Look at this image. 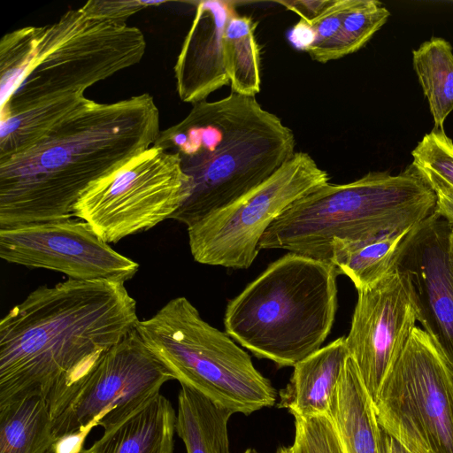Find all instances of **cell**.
<instances>
[{
  "label": "cell",
  "mask_w": 453,
  "mask_h": 453,
  "mask_svg": "<svg viewBox=\"0 0 453 453\" xmlns=\"http://www.w3.org/2000/svg\"><path fill=\"white\" fill-rule=\"evenodd\" d=\"M138 321L125 283L38 287L0 320V407L38 395L50 412Z\"/></svg>",
  "instance_id": "1"
},
{
  "label": "cell",
  "mask_w": 453,
  "mask_h": 453,
  "mask_svg": "<svg viewBox=\"0 0 453 453\" xmlns=\"http://www.w3.org/2000/svg\"><path fill=\"white\" fill-rule=\"evenodd\" d=\"M160 131L148 93L90 99L35 145L0 161V229L73 217L90 184L151 147Z\"/></svg>",
  "instance_id": "2"
},
{
  "label": "cell",
  "mask_w": 453,
  "mask_h": 453,
  "mask_svg": "<svg viewBox=\"0 0 453 453\" xmlns=\"http://www.w3.org/2000/svg\"><path fill=\"white\" fill-rule=\"evenodd\" d=\"M192 105L153 144L178 154L191 180L189 197L171 217L187 227L261 184L296 152L293 131L255 96L231 91Z\"/></svg>",
  "instance_id": "3"
},
{
  "label": "cell",
  "mask_w": 453,
  "mask_h": 453,
  "mask_svg": "<svg viewBox=\"0 0 453 453\" xmlns=\"http://www.w3.org/2000/svg\"><path fill=\"white\" fill-rule=\"evenodd\" d=\"M142 32L69 9L56 22L28 26L0 41L1 118L94 84L138 64Z\"/></svg>",
  "instance_id": "4"
},
{
  "label": "cell",
  "mask_w": 453,
  "mask_h": 453,
  "mask_svg": "<svg viewBox=\"0 0 453 453\" xmlns=\"http://www.w3.org/2000/svg\"><path fill=\"white\" fill-rule=\"evenodd\" d=\"M436 201L413 162L397 174L372 171L349 183L328 182L282 212L258 250L280 249L331 263L334 240L367 242L411 229L435 211Z\"/></svg>",
  "instance_id": "5"
},
{
  "label": "cell",
  "mask_w": 453,
  "mask_h": 453,
  "mask_svg": "<svg viewBox=\"0 0 453 453\" xmlns=\"http://www.w3.org/2000/svg\"><path fill=\"white\" fill-rule=\"evenodd\" d=\"M338 274L331 263L287 253L228 302L226 334L257 357L294 367L331 332Z\"/></svg>",
  "instance_id": "6"
},
{
  "label": "cell",
  "mask_w": 453,
  "mask_h": 453,
  "mask_svg": "<svg viewBox=\"0 0 453 453\" xmlns=\"http://www.w3.org/2000/svg\"><path fill=\"white\" fill-rule=\"evenodd\" d=\"M135 329L174 380L218 406L250 415L274 405L276 391L248 352L206 322L185 296L171 299Z\"/></svg>",
  "instance_id": "7"
},
{
  "label": "cell",
  "mask_w": 453,
  "mask_h": 453,
  "mask_svg": "<svg viewBox=\"0 0 453 453\" xmlns=\"http://www.w3.org/2000/svg\"><path fill=\"white\" fill-rule=\"evenodd\" d=\"M380 428L414 453H453V374L416 326L373 401Z\"/></svg>",
  "instance_id": "8"
},
{
  "label": "cell",
  "mask_w": 453,
  "mask_h": 453,
  "mask_svg": "<svg viewBox=\"0 0 453 453\" xmlns=\"http://www.w3.org/2000/svg\"><path fill=\"white\" fill-rule=\"evenodd\" d=\"M190 193L179 155L152 145L90 184L73 214L116 243L171 219Z\"/></svg>",
  "instance_id": "9"
},
{
  "label": "cell",
  "mask_w": 453,
  "mask_h": 453,
  "mask_svg": "<svg viewBox=\"0 0 453 453\" xmlns=\"http://www.w3.org/2000/svg\"><path fill=\"white\" fill-rule=\"evenodd\" d=\"M329 180L311 156L296 151L261 184L187 227L194 260L232 269L249 268L271 224L292 203Z\"/></svg>",
  "instance_id": "10"
},
{
  "label": "cell",
  "mask_w": 453,
  "mask_h": 453,
  "mask_svg": "<svg viewBox=\"0 0 453 453\" xmlns=\"http://www.w3.org/2000/svg\"><path fill=\"white\" fill-rule=\"evenodd\" d=\"M174 380L136 329L111 348L50 412L55 438L100 426L114 427Z\"/></svg>",
  "instance_id": "11"
},
{
  "label": "cell",
  "mask_w": 453,
  "mask_h": 453,
  "mask_svg": "<svg viewBox=\"0 0 453 453\" xmlns=\"http://www.w3.org/2000/svg\"><path fill=\"white\" fill-rule=\"evenodd\" d=\"M0 257L77 280L125 283L139 269L137 262L114 250L87 222L72 217L0 229Z\"/></svg>",
  "instance_id": "12"
},
{
  "label": "cell",
  "mask_w": 453,
  "mask_h": 453,
  "mask_svg": "<svg viewBox=\"0 0 453 453\" xmlns=\"http://www.w3.org/2000/svg\"><path fill=\"white\" fill-rule=\"evenodd\" d=\"M357 294L345 342L374 401L417 326L418 307L409 274L398 268Z\"/></svg>",
  "instance_id": "13"
},
{
  "label": "cell",
  "mask_w": 453,
  "mask_h": 453,
  "mask_svg": "<svg viewBox=\"0 0 453 453\" xmlns=\"http://www.w3.org/2000/svg\"><path fill=\"white\" fill-rule=\"evenodd\" d=\"M450 232V225L434 211L410 231L400 249L396 268L409 274L418 307V321L437 344L453 374Z\"/></svg>",
  "instance_id": "14"
},
{
  "label": "cell",
  "mask_w": 453,
  "mask_h": 453,
  "mask_svg": "<svg viewBox=\"0 0 453 453\" xmlns=\"http://www.w3.org/2000/svg\"><path fill=\"white\" fill-rule=\"evenodd\" d=\"M235 3L205 0L196 3L191 26L173 66L176 90L184 103L196 104L227 85L223 39Z\"/></svg>",
  "instance_id": "15"
},
{
  "label": "cell",
  "mask_w": 453,
  "mask_h": 453,
  "mask_svg": "<svg viewBox=\"0 0 453 453\" xmlns=\"http://www.w3.org/2000/svg\"><path fill=\"white\" fill-rule=\"evenodd\" d=\"M349 357L345 337L342 336L297 363L280 392L278 406L295 418L328 415Z\"/></svg>",
  "instance_id": "16"
},
{
  "label": "cell",
  "mask_w": 453,
  "mask_h": 453,
  "mask_svg": "<svg viewBox=\"0 0 453 453\" xmlns=\"http://www.w3.org/2000/svg\"><path fill=\"white\" fill-rule=\"evenodd\" d=\"M344 453H383V431L356 363L347 358L329 413Z\"/></svg>",
  "instance_id": "17"
},
{
  "label": "cell",
  "mask_w": 453,
  "mask_h": 453,
  "mask_svg": "<svg viewBox=\"0 0 453 453\" xmlns=\"http://www.w3.org/2000/svg\"><path fill=\"white\" fill-rule=\"evenodd\" d=\"M176 411L158 393L121 423L104 430L93 453H173Z\"/></svg>",
  "instance_id": "18"
},
{
  "label": "cell",
  "mask_w": 453,
  "mask_h": 453,
  "mask_svg": "<svg viewBox=\"0 0 453 453\" xmlns=\"http://www.w3.org/2000/svg\"><path fill=\"white\" fill-rule=\"evenodd\" d=\"M176 433L187 453H230L227 423L233 412L180 384Z\"/></svg>",
  "instance_id": "19"
},
{
  "label": "cell",
  "mask_w": 453,
  "mask_h": 453,
  "mask_svg": "<svg viewBox=\"0 0 453 453\" xmlns=\"http://www.w3.org/2000/svg\"><path fill=\"white\" fill-rule=\"evenodd\" d=\"M411 229L367 242L335 239L331 264L357 291L372 288L395 271L400 249Z\"/></svg>",
  "instance_id": "20"
},
{
  "label": "cell",
  "mask_w": 453,
  "mask_h": 453,
  "mask_svg": "<svg viewBox=\"0 0 453 453\" xmlns=\"http://www.w3.org/2000/svg\"><path fill=\"white\" fill-rule=\"evenodd\" d=\"M89 100L84 92L71 93L0 118V161L35 145Z\"/></svg>",
  "instance_id": "21"
},
{
  "label": "cell",
  "mask_w": 453,
  "mask_h": 453,
  "mask_svg": "<svg viewBox=\"0 0 453 453\" xmlns=\"http://www.w3.org/2000/svg\"><path fill=\"white\" fill-rule=\"evenodd\" d=\"M55 441L43 397L28 396L0 407V453H47Z\"/></svg>",
  "instance_id": "22"
},
{
  "label": "cell",
  "mask_w": 453,
  "mask_h": 453,
  "mask_svg": "<svg viewBox=\"0 0 453 453\" xmlns=\"http://www.w3.org/2000/svg\"><path fill=\"white\" fill-rule=\"evenodd\" d=\"M412 65L426 97L434 128L443 129L453 111V50L443 38L432 37L412 51Z\"/></svg>",
  "instance_id": "23"
},
{
  "label": "cell",
  "mask_w": 453,
  "mask_h": 453,
  "mask_svg": "<svg viewBox=\"0 0 453 453\" xmlns=\"http://www.w3.org/2000/svg\"><path fill=\"white\" fill-rule=\"evenodd\" d=\"M257 23L251 17L234 12L224 33L226 67L232 92L256 96L260 92V49L255 37Z\"/></svg>",
  "instance_id": "24"
},
{
  "label": "cell",
  "mask_w": 453,
  "mask_h": 453,
  "mask_svg": "<svg viewBox=\"0 0 453 453\" xmlns=\"http://www.w3.org/2000/svg\"><path fill=\"white\" fill-rule=\"evenodd\" d=\"M389 11L376 0H356L346 15L335 42L333 60L363 48L386 24Z\"/></svg>",
  "instance_id": "25"
},
{
  "label": "cell",
  "mask_w": 453,
  "mask_h": 453,
  "mask_svg": "<svg viewBox=\"0 0 453 453\" xmlns=\"http://www.w3.org/2000/svg\"><path fill=\"white\" fill-rule=\"evenodd\" d=\"M295 426L291 453H344L329 415L295 418Z\"/></svg>",
  "instance_id": "26"
},
{
  "label": "cell",
  "mask_w": 453,
  "mask_h": 453,
  "mask_svg": "<svg viewBox=\"0 0 453 453\" xmlns=\"http://www.w3.org/2000/svg\"><path fill=\"white\" fill-rule=\"evenodd\" d=\"M355 2L333 0L322 13L310 22L314 31V41L306 51L313 60L322 64L333 60L342 23Z\"/></svg>",
  "instance_id": "27"
},
{
  "label": "cell",
  "mask_w": 453,
  "mask_h": 453,
  "mask_svg": "<svg viewBox=\"0 0 453 453\" xmlns=\"http://www.w3.org/2000/svg\"><path fill=\"white\" fill-rule=\"evenodd\" d=\"M411 155L415 165L432 170L453 187V141L444 129L426 134Z\"/></svg>",
  "instance_id": "28"
},
{
  "label": "cell",
  "mask_w": 453,
  "mask_h": 453,
  "mask_svg": "<svg viewBox=\"0 0 453 453\" xmlns=\"http://www.w3.org/2000/svg\"><path fill=\"white\" fill-rule=\"evenodd\" d=\"M166 3H168L166 0H89L80 8L89 18L116 24H126L127 19L134 13Z\"/></svg>",
  "instance_id": "29"
},
{
  "label": "cell",
  "mask_w": 453,
  "mask_h": 453,
  "mask_svg": "<svg viewBox=\"0 0 453 453\" xmlns=\"http://www.w3.org/2000/svg\"><path fill=\"white\" fill-rule=\"evenodd\" d=\"M419 168L436 195L435 212L453 228V187L432 170Z\"/></svg>",
  "instance_id": "30"
},
{
  "label": "cell",
  "mask_w": 453,
  "mask_h": 453,
  "mask_svg": "<svg viewBox=\"0 0 453 453\" xmlns=\"http://www.w3.org/2000/svg\"><path fill=\"white\" fill-rule=\"evenodd\" d=\"M332 1L333 0H293L278 1L276 3L296 12L300 16L301 19L311 22L322 13Z\"/></svg>",
  "instance_id": "31"
},
{
  "label": "cell",
  "mask_w": 453,
  "mask_h": 453,
  "mask_svg": "<svg viewBox=\"0 0 453 453\" xmlns=\"http://www.w3.org/2000/svg\"><path fill=\"white\" fill-rule=\"evenodd\" d=\"M92 428L94 427L89 426L82 431L57 438L53 444L54 452L80 453L84 449L85 440Z\"/></svg>",
  "instance_id": "32"
},
{
  "label": "cell",
  "mask_w": 453,
  "mask_h": 453,
  "mask_svg": "<svg viewBox=\"0 0 453 453\" xmlns=\"http://www.w3.org/2000/svg\"><path fill=\"white\" fill-rule=\"evenodd\" d=\"M288 39L296 48L306 51L314 41V31L310 22L300 19L289 32Z\"/></svg>",
  "instance_id": "33"
},
{
  "label": "cell",
  "mask_w": 453,
  "mask_h": 453,
  "mask_svg": "<svg viewBox=\"0 0 453 453\" xmlns=\"http://www.w3.org/2000/svg\"><path fill=\"white\" fill-rule=\"evenodd\" d=\"M383 431V430H382ZM383 453H414L383 431Z\"/></svg>",
  "instance_id": "34"
},
{
  "label": "cell",
  "mask_w": 453,
  "mask_h": 453,
  "mask_svg": "<svg viewBox=\"0 0 453 453\" xmlns=\"http://www.w3.org/2000/svg\"><path fill=\"white\" fill-rule=\"evenodd\" d=\"M449 257L451 275H452V279H453V228L452 227H451V232H450L449 237Z\"/></svg>",
  "instance_id": "35"
},
{
  "label": "cell",
  "mask_w": 453,
  "mask_h": 453,
  "mask_svg": "<svg viewBox=\"0 0 453 453\" xmlns=\"http://www.w3.org/2000/svg\"><path fill=\"white\" fill-rule=\"evenodd\" d=\"M47 453H55L53 447ZM80 453H93V452L91 451V449L89 448L88 449L84 448Z\"/></svg>",
  "instance_id": "36"
},
{
  "label": "cell",
  "mask_w": 453,
  "mask_h": 453,
  "mask_svg": "<svg viewBox=\"0 0 453 453\" xmlns=\"http://www.w3.org/2000/svg\"><path fill=\"white\" fill-rule=\"evenodd\" d=\"M276 453H290L289 447L280 448Z\"/></svg>",
  "instance_id": "37"
},
{
  "label": "cell",
  "mask_w": 453,
  "mask_h": 453,
  "mask_svg": "<svg viewBox=\"0 0 453 453\" xmlns=\"http://www.w3.org/2000/svg\"><path fill=\"white\" fill-rule=\"evenodd\" d=\"M244 453H258V452H257V451H256L255 449H247Z\"/></svg>",
  "instance_id": "38"
}]
</instances>
